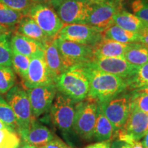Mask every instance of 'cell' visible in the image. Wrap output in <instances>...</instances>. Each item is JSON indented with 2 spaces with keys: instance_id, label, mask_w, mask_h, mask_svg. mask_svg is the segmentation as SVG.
Wrapping results in <instances>:
<instances>
[{
  "instance_id": "f35d334b",
  "label": "cell",
  "mask_w": 148,
  "mask_h": 148,
  "mask_svg": "<svg viewBox=\"0 0 148 148\" xmlns=\"http://www.w3.org/2000/svg\"><path fill=\"white\" fill-rule=\"evenodd\" d=\"M124 142L121 141L117 138L111 143L110 148H124Z\"/></svg>"
},
{
  "instance_id": "d590c367",
  "label": "cell",
  "mask_w": 148,
  "mask_h": 148,
  "mask_svg": "<svg viewBox=\"0 0 148 148\" xmlns=\"http://www.w3.org/2000/svg\"><path fill=\"white\" fill-rule=\"evenodd\" d=\"M111 145V140H104V141L97 142V143L90 144L84 148H110Z\"/></svg>"
},
{
  "instance_id": "60d3db41",
  "label": "cell",
  "mask_w": 148,
  "mask_h": 148,
  "mask_svg": "<svg viewBox=\"0 0 148 148\" xmlns=\"http://www.w3.org/2000/svg\"><path fill=\"white\" fill-rule=\"evenodd\" d=\"M136 92H143V93L148 94V84L145 85V86H141V87L137 88V89L133 90Z\"/></svg>"
},
{
  "instance_id": "74e56055",
  "label": "cell",
  "mask_w": 148,
  "mask_h": 148,
  "mask_svg": "<svg viewBox=\"0 0 148 148\" xmlns=\"http://www.w3.org/2000/svg\"><path fill=\"white\" fill-rule=\"evenodd\" d=\"M124 148H143L140 141H133L131 143H125Z\"/></svg>"
},
{
  "instance_id": "ac0fdd59",
  "label": "cell",
  "mask_w": 148,
  "mask_h": 148,
  "mask_svg": "<svg viewBox=\"0 0 148 148\" xmlns=\"http://www.w3.org/2000/svg\"><path fill=\"white\" fill-rule=\"evenodd\" d=\"M130 44L122 43L109 38H103L92 47L93 53L95 57L124 58V53Z\"/></svg>"
},
{
  "instance_id": "52a82bcc",
  "label": "cell",
  "mask_w": 148,
  "mask_h": 148,
  "mask_svg": "<svg viewBox=\"0 0 148 148\" xmlns=\"http://www.w3.org/2000/svg\"><path fill=\"white\" fill-rule=\"evenodd\" d=\"M5 100L15 114L18 126V131L28 127L36 119L32 114L26 90L19 85H14L7 92Z\"/></svg>"
},
{
  "instance_id": "f1b7e54d",
  "label": "cell",
  "mask_w": 148,
  "mask_h": 148,
  "mask_svg": "<svg viewBox=\"0 0 148 148\" xmlns=\"http://www.w3.org/2000/svg\"><path fill=\"white\" fill-rule=\"evenodd\" d=\"M16 75L11 66H0V94H6L15 85Z\"/></svg>"
},
{
  "instance_id": "bcb514c9",
  "label": "cell",
  "mask_w": 148,
  "mask_h": 148,
  "mask_svg": "<svg viewBox=\"0 0 148 148\" xmlns=\"http://www.w3.org/2000/svg\"><path fill=\"white\" fill-rule=\"evenodd\" d=\"M89 1H91L92 3H98L103 2V1H106V0H89Z\"/></svg>"
},
{
  "instance_id": "7a4b0ae2",
  "label": "cell",
  "mask_w": 148,
  "mask_h": 148,
  "mask_svg": "<svg viewBox=\"0 0 148 148\" xmlns=\"http://www.w3.org/2000/svg\"><path fill=\"white\" fill-rule=\"evenodd\" d=\"M57 90L75 102L84 100L89 91V80L84 66L70 67L55 80Z\"/></svg>"
},
{
  "instance_id": "f6af8a7d",
  "label": "cell",
  "mask_w": 148,
  "mask_h": 148,
  "mask_svg": "<svg viewBox=\"0 0 148 148\" xmlns=\"http://www.w3.org/2000/svg\"><path fill=\"white\" fill-rule=\"evenodd\" d=\"M5 128H8V127L5 125L4 123H3L2 121L0 120V130H2V129H5Z\"/></svg>"
},
{
  "instance_id": "8d00e7d4",
  "label": "cell",
  "mask_w": 148,
  "mask_h": 148,
  "mask_svg": "<svg viewBox=\"0 0 148 148\" xmlns=\"http://www.w3.org/2000/svg\"><path fill=\"white\" fill-rule=\"evenodd\" d=\"M139 42L148 46V24L145 28L139 33Z\"/></svg>"
},
{
  "instance_id": "6da1fadb",
  "label": "cell",
  "mask_w": 148,
  "mask_h": 148,
  "mask_svg": "<svg viewBox=\"0 0 148 148\" xmlns=\"http://www.w3.org/2000/svg\"><path fill=\"white\" fill-rule=\"evenodd\" d=\"M82 65L84 66L89 80V91L87 97L101 102L127 90V84L125 79L92 69L84 64Z\"/></svg>"
},
{
  "instance_id": "8992f818",
  "label": "cell",
  "mask_w": 148,
  "mask_h": 148,
  "mask_svg": "<svg viewBox=\"0 0 148 148\" xmlns=\"http://www.w3.org/2000/svg\"><path fill=\"white\" fill-rule=\"evenodd\" d=\"M113 127V137L126 122L131 111L130 93L122 92L106 101L97 102Z\"/></svg>"
},
{
  "instance_id": "b9f144b4",
  "label": "cell",
  "mask_w": 148,
  "mask_h": 148,
  "mask_svg": "<svg viewBox=\"0 0 148 148\" xmlns=\"http://www.w3.org/2000/svg\"><path fill=\"white\" fill-rule=\"evenodd\" d=\"M18 148H38V147H37L36 146H35V145H31V144L24 143L23 145H20V147Z\"/></svg>"
},
{
  "instance_id": "cb8c5ba5",
  "label": "cell",
  "mask_w": 148,
  "mask_h": 148,
  "mask_svg": "<svg viewBox=\"0 0 148 148\" xmlns=\"http://www.w3.org/2000/svg\"><path fill=\"white\" fill-rule=\"evenodd\" d=\"M102 35L103 38H109L125 44L139 42L140 38L139 34L138 33L130 32L114 23L103 31Z\"/></svg>"
},
{
  "instance_id": "4fadbf2b",
  "label": "cell",
  "mask_w": 148,
  "mask_h": 148,
  "mask_svg": "<svg viewBox=\"0 0 148 148\" xmlns=\"http://www.w3.org/2000/svg\"><path fill=\"white\" fill-rule=\"evenodd\" d=\"M27 88L55 84L54 79L46 64L43 50L30 58L27 76L23 81Z\"/></svg>"
},
{
  "instance_id": "f546056e",
  "label": "cell",
  "mask_w": 148,
  "mask_h": 148,
  "mask_svg": "<svg viewBox=\"0 0 148 148\" xmlns=\"http://www.w3.org/2000/svg\"><path fill=\"white\" fill-rule=\"evenodd\" d=\"M9 34H0V66H12V49Z\"/></svg>"
},
{
  "instance_id": "ab89813d",
  "label": "cell",
  "mask_w": 148,
  "mask_h": 148,
  "mask_svg": "<svg viewBox=\"0 0 148 148\" xmlns=\"http://www.w3.org/2000/svg\"><path fill=\"white\" fill-rule=\"evenodd\" d=\"M140 143H141L143 148H148V132L146 133L145 136L142 138Z\"/></svg>"
},
{
  "instance_id": "9a60e30c",
  "label": "cell",
  "mask_w": 148,
  "mask_h": 148,
  "mask_svg": "<svg viewBox=\"0 0 148 148\" xmlns=\"http://www.w3.org/2000/svg\"><path fill=\"white\" fill-rule=\"evenodd\" d=\"M26 92L30 102L33 116L38 118L50 110L58 90L56 84H52L27 88Z\"/></svg>"
},
{
  "instance_id": "e575fe53",
  "label": "cell",
  "mask_w": 148,
  "mask_h": 148,
  "mask_svg": "<svg viewBox=\"0 0 148 148\" xmlns=\"http://www.w3.org/2000/svg\"><path fill=\"white\" fill-rule=\"evenodd\" d=\"M40 148H72L71 146L67 145L66 143L60 139L58 137H55L52 140H50L49 143H47L42 147Z\"/></svg>"
},
{
  "instance_id": "4316f807",
  "label": "cell",
  "mask_w": 148,
  "mask_h": 148,
  "mask_svg": "<svg viewBox=\"0 0 148 148\" xmlns=\"http://www.w3.org/2000/svg\"><path fill=\"white\" fill-rule=\"evenodd\" d=\"M125 80L130 91L148 84V62L138 66L134 75Z\"/></svg>"
},
{
  "instance_id": "7402d4cb",
  "label": "cell",
  "mask_w": 148,
  "mask_h": 148,
  "mask_svg": "<svg viewBox=\"0 0 148 148\" xmlns=\"http://www.w3.org/2000/svg\"><path fill=\"white\" fill-rule=\"evenodd\" d=\"M113 127L108 118L103 114L100 106L97 103V119L93 133V138L98 142L110 140L113 136Z\"/></svg>"
},
{
  "instance_id": "ba28073f",
  "label": "cell",
  "mask_w": 148,
  "mask_h": 148,
  "mask_svg": "<svg viewBox=\"0 0 148 148\" xmlns=\"http://www.w3.org/2000/svg\"><path fill=\"white\" fill-rule=\"evenodd\" d=\"M27 15L50 38H55L64 25L52 7L46 3H35Z\"/></svg>"
},
{
  "instance_id": "83f0119b",
  "label": "cell",
  "mask_w": 148,
  "mask_h": 148,
  "mask_svg": "<svg viewBox=\"0 0 148 148\" xmlns=\"http://www.w3.org/2000/svg\"><path fill=\"white\" fill-rule=\"evenodd\" d=\"M30 58L26 56L21 54L12 50V66L14 73H16L23 81L27 76Z\"/></svg>"
},
{
  "instance_id": "2e32d148",
  "label": "cell",
  "mask_w": 148,
  "mask_h": 148,
  "mask_svg": "<svg viewBox=\"0 0 148 148\" xmlns=\"http://www.w3.org/2000/svg\"><path fill=\"white\" fill-rule=\"evenodd\" d=\"M18 133L23 143L31 144L38 148L46 145L55 137L54 134L49 127L36 121V119L28 127L19 130Z\"/></svg>"
},
{
  "instance_id": "d4e9b609",
  "label": "cell",
  "mask_w": 148,
  "mask_h": 148,
  "mask_svg": "<svg viewBox=\"0 0 148 148\" xmlns=\"http://www.w3.org/2000/svg\"><path fill=\"white\" fill-rule=\"evenodd\" d=\"M25 15L0 2V25L10 32L15 30L20 20Z\"/></svg>"
},
{
  "instance_id": "277c9868",
  "label": "cell",
  "mask_w": 148,
  "mask_h": 148,
  "mask_svg": "<svg viewBox=\"0 0 148 148\" xmlns=\"http://www.w3.org/2000/svg\"><path fill=\"white\" fill-rule=\"evenodd\" d=\"M97 101L89 97L75 103L73 130L85 140L93 138L97 119Z\"/></svg>"
},
{
  "instance_id": "3957f363",
  "label": "cell",
  "mask_w": 148,
  "mask_h": 148,
  "mask_svg": "<svg viewBox=\"0 0 148 148\" xmlns=\"http://www.w3.org/2000/svg\"><path fill=\"white\" fill-rule=\"evenodd\" d=\"M64 24H86L93 3L89 0H49Z\"/></svg>"
},
{
  "instance_id": "836d02e7",
  "label": "cell",
  "mask_w": 148,
  "mask_h": 148,
  "mask_svg": "<svg viewBox=\"0 0 148 148\" xmlns=\"http://www.w3.org/2000/svg\"><path fill=\"white\" fill-rule=\"evenodd\" d=\"M131 7L134 14L148 23V0H134Z\"/></svg>"
},
{
  "instance_id": "e0dca14e",
  "label": "cell",
  "mask_w": 148,
  "mask_h": 148,
  "mask_svg": "<svg viewBox=\"0 0 148 148\" xmlns=\"http://www.w3.org/2000/svg\"><path fill=\"white\" fill-rule=\"evenodd\" d=\"M43 51L46 64L55 82L59 75L68 69L58 51L56 38L44 44Z\"/></svg>"
},
{
  "instance_id": "7bdbcfd3",
  "label": "cell",
  "mask_w": 148,
  "mask_h": 148,
  "mask_svg": "<svg viewBox=\"0 0 148 148\" xmlns=\"http://www.w3.org/2000/svg\"><path fill=\"white\" fill-rule=\"evenodd\" d=\"M10 31L7 30L6 29L3 28V27H1V25H0V34H10Z\"/></svg>"
},
{
  "instance_id": "5bb4252c",
  "label": "cell",
  "mask_w": 148,
  "mask_h": 148,
  "mask_svg": "<svg viewBox=\"0 0 148 148\" xmlns=\"http://www.w3.org/2000/svg\"><path fill=\"white\" fill-rule=\"evenodd\" d=\"M84 64L92 69L112 74L125 79L132 76L138 68L127 62L124 58L95 56L90 62Z\"/></svg>"
},
{
  "instance_id": "44dd1931",
  "label": "cell",
  "mask_w": 148,
  "mask_h": 148,
  "mask_svg": "<svg viewBox=\"0 0 148 148\" xmlns=\"http://www.w3.org/2000/svg\"><path fill=\"white\" fill-rule=\"evenodd\" d=\"M113 23L121 28L138 34H139L148 24L135 14L127 12L125 10L119 11L114 15Z\"/></svg>"
},
{
  "instance_id": "4dcf8cb0",
  "label": "cell",
  "mask_w": 148,
  "mask_h": 148,
  "mask_svg": "<svg viewBox=\"0 0 148 148\" xmlns=\"http://www.w3.org/2000/svg\"><path fill=\"white\" fill-rule=\"evenodd\" d=\"M21 136L16 131L5 128L0 130V148H18Z\"/></svg>"
},
{
  "instance_id": "ffe728a7",
  "label": "cell",
  "mask_w": 148,
  "mask_h": 148,
  "mask_svg": "<svg viewBox=\"0 0 148 148\" xmlns=\"http://www.w3.org/2000/svg\"><path fill=\"white\" fill-rule=\"evenodd\" d=\"M14 31L15 33H18L29 38L37 40L43 45L49 40L53 39L49 38L37 25L36 22L28 15H25L20 20Z\"/></svg>"
},
{
  "instance_id": "1f68e13d",
  "label": "cell",
  "mask_w": 148,
  "mask_h": 148,
  "mask_svg": "<svg viewBox=\"0 0 148 148\" xmlns=\"http://www.w3.org/2000/svg\"><path fill=\"white\" fill-rule=\"evenodd\" d=\"M131 107L148 114V94L131 90Z\"/></svg>"
},
{
  "instance_id": "d6a6232c",
  "label": "cell",
  "mask_w": 148,
  "mask_h": 148,
  "mask_svg": "<svg viewBox=\"0 0 148 148\" xmlns=\"http://www.w3.org/2000/svg\"><path fill=\"white\" fill-rule=\"evenodd\" d=\"M0 2L25 15H27L29 10L35 3L32 0H0Z\"/></svg>"
},
{
  "instance_id": "484cf974",
  "label": "cell",
  "mask_w": 148,
  "mask_h": 148,
  "mask_svg": "<svg viewBox=\"0 0 148 148\" xmlns=\"http://www.w3.org/2000/svg\"><path fill=\"white\" fill-rule=\"evenodd\" d=\"M0 120L8 129L17 132L18 126L13 110L6 100L0 95Z\"/></svg>"
},
{
  "instance_id": "603a6c76",
  "label": "cell",
  "mask_w": 148,
  "mask_h": 148,
  "mask_svg": "<svg viewBox=\"0 0 148 148\" xmlns=\"http://www.w3.org/2000/svg\"><path fill=\"white\" fill-rule=\"evenodd\" d=\"M125 60L134 66H140L148 62V46L142 42H132L124 53Z\"/></svg>"
},
{
  "instance_id": "d6986e66",
  "label": "cell",
  "mask_w": 148,
  "mask_h": 148,
  "mask_svg": "<svg viewBox=\"0 0 148 148\" xmlns=\"http://www.w3.org/2000/svg\"><path fill=\"white\" fill-rule=\"evenodd\" d=\"M10 45L12 50L29 58L43 50L44 47L40 42L18 33H15L10 38Z\"/></svg>"
},
{
  "instance_id": "5b68a950",
  "label": "cell",
  "mask_w": 148,
  "mask_h": 148,
  "mask_svg": "<svg viewBox=\"0 0 148 148\" xmlns=\"http://www.w3.org/2000/svg\"><path fill=\"white\" fill-rule=\"evenodd\" d=\"M75 103L58 91L51 106V121L64 136H68L73 130Z\"/></svg>"
},
{
  "instance_id": "8fae6325",
  "label": "cell",
  "mask_w": 148,
  "mask_h": 148,
  "mask_svg": "<svg viewBox=\"0 0 148 148\" xmlns=\"http://www.w3.org/2000/svg\"><path fill=\"white\" fill-rule=\"evenodd\" d=\"M148 132V114L137 108H131L130 113L116 137L124 143L139 141Z\"/></svg>"
},
{
  "instance_id": "9c48e42d",
  "label": "cell",
  "mask_w": 148,
  "mask_h": 148,
  "mask_svg": "<svg viewBox=\"0 0 148 148\" xmlns=\"http://www.w3.org/2000/svg\"><path fill=\"white\" fill-rule=\"evenodd\" d=\"M124 1L125 0H106L93 3L86 24L102 32L114 23V16L123 10Z\"/></svg>"
},
{
  "instance_id": "30bf717a",
  "label": "cell",
  "mask_w": 148,
  "mask_h": 148,
  "mask_svg": "<svg viewBox=\"0 0 148 148\" xmlns=\"http://www.w3.org/2000/svg\"><path fill=\"white\" fill-rule=\"evenodd\" d=\"M57 47L66 67L88 63L95 58L92 46L56 38Z\"/></svg>"
},
{
  "instance_id": "ee69618b",
  "label": "cell",
  "mask_w": 148,
  "mask_h": 148,
  "mask_svg": "<svg viewBox=\"0 0 148 148\" xmlns=\"http://www.w3.org/2000/svg\"><path fill=\"white\" fill-rule=\"evenodd\" d=\"M34 3H47L49 0H32Z\"/></svg>"
},
{
  "instance_id": "7c38bea8",
  "label": "cell",
  "mask_w": 148,
  "mask_h": 148,
  "mask_svg": "<svg viewBox=\"0 0 148 148\" xmlns=\"http://www.w3.org/2000/svg\"><path fill=\"white\" fill-rule=\"evenodd\" d=\"M56 38L93 47L102 39L103 35L87 24H64Z\"/></svg>"
}]
</instances>
